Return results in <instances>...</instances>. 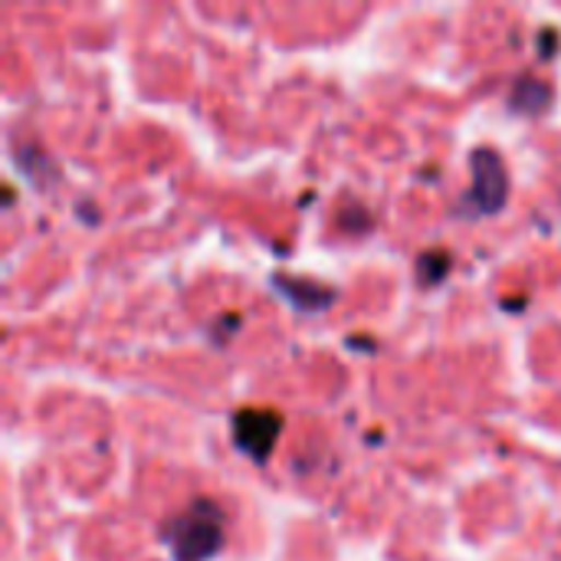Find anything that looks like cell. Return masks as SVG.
Wrapping results in <instances>:
<instances>
[{
  "label": "cell",
  "mask_w": 561,
  "mask_h": 561,
  "mask_svg": "<svg viewBox=\"0 0 561 561\" xmlns=\"http://www.w3.org/2000/svg\"><path fill=\"white\" fill-rule=\"evenodd\" d=\"M161 539L171 546L174 561H210L227 542V516L217 503L194 500L164 526Z\"/></svg>",
  "instance_id": "cell-1"
},
{
  "label": "cell",
  "mask_w": 561,
  "mask_h": 561,
  "mask_svg": "<svg viewBox=\"0 0 561 561\" xmlns=\"http://www.w3.org/2000/svg\"><path fill=\"white\" fill-rule=\"evenodd\" d=\"M549 102H552V89L542 79H519L510 99L513 112H526V115H539Z\"/></svg>",
  "instance_id": "cell-5"
},
{
  "label": "cell",
  "mask_w": 561,
  "mask_h": 561,
  "mask_svg": "<svg viewBox=\"0 0 561 561\" xmlns=\"http://www.w3.org/2000/svg\"><path fill=\"white\" fill-rule=\"evenodd\" d=\"M273 286L302 312H322L335 302V289L329 286H319L312 279H299V276H273Z\"/></svg>",
  "instance_id": "cell-4"
},
{
  "label": "cell",
  "mask_w": 561,
  "mask_h": 561,
  "mask_svg": "<svg viewBox=\"0 0 561 561\" xmlns=\"http://www.w3.org/2000/svg\"><path fill=\"white\" fill-rule=\"evenodd\" d=\"M470 171H473V187H470V204L477 214L490 217L506 207L510 197V174L503 158L493 148H477L470 154Z\"/></svg>",
  "instance_id": "cell-2"
},
{
  "label": "cell",
  "mask_w": 561,
  "mask_h": 561,
  "mask_svg": "<svg viewBox=\"0 0 561 561\" xmlns=\"http://www.w3.org/2000/svg\"><path fill=\"white\" fill-rule=\"evenodd\" d=\"M447 270H450V256L440 253V250H431V253H424V256L417 260V276H421L427 286L440 283V276H444Z\"/></svg>",
  "instance_id": "cell-6"
},
{
  "label": "cell",
  "mask_w": 561,
  "mask_h": 561,
  "mask_svg": "<svg viewBox=\"0 0 561 561\" xmlns=\"http://www.w3.org/2000/svg\"><path fill=\"white\" fill-rule=\"evenodd\" d=\"M279 434H283V417L276 411L247 408V411L233 414V444L256 463L270 460Z\"/></svg>",
  "instance_id": "cell-3"
}]
</instances>
